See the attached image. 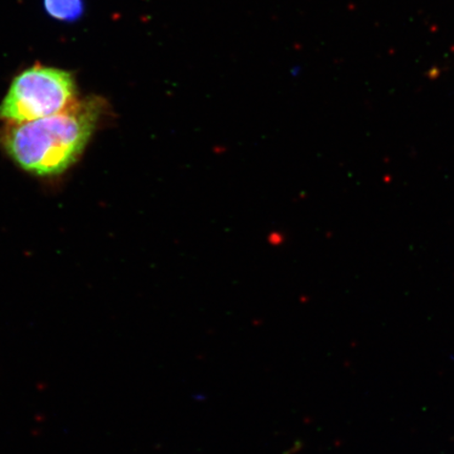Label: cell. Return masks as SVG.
Here are the masks:
<instances>
[{"label":"cell","mask_w":454,"mask_h":454,"mask_svg":"<svg viewBox=\"0 0 454 454\" xmlns=\"http://www.w3.org/2000/svg\"><path fill=\"white\" fill-rule=\"evenodd\" d=\"M107 111L106 101L98 96L77 100L56 115L7 124L0 130V146L28 173L60 175L82 155Z\"/></svg>","instance_id":"1"},{"label":"cell","mask_w":454,"mask_h":454,"mask_svg":"<svg viewBox=\"0 0 454 454\" xmlns=\"http://www.w3.org/2000/svg\"><path fill=\"white\" fill-rule=\"evenodd\" d=\"M76 83L71 73L34 66L14 78L0 104V121L24 123L56 115L77 101Z\"/></svg>","instance_id":"2"},{"label":"cell","mask_w":454,"mask_h":454,"mask_svg":"<svg viewBox=\"0 0 454 454\" xmlns=\"http://www.w3.org/2000/svg\"><path fill=\"white\" fill-rule=\"evenodd\" d=\"M44 8L54 19L73 21L83 13L82 0H44Z\"/></svg>","instance_id":"3"},{"label":"cell","mask_w":454,"mask_h":454,"mask_svg":"<svg viewBox=\"0 0 454 454\" xmlns=\"http://www.w3.org/2000/svg\"><path fill=\"white\" fill-rule=\"evenodd\" d=\"M301 450V445H294L286 454H296Z\"/></svg>","instance_id":"4"}]
</instances>
